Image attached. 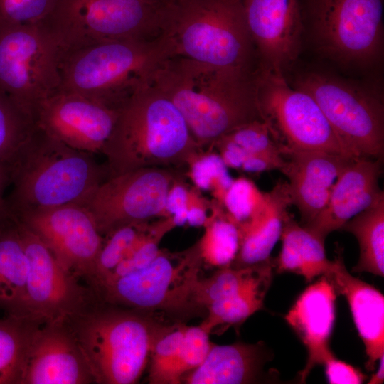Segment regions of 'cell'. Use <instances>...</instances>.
Returning <instances> with one entry per match:
<instances>
[{"label":"cell","instance_id":"17","mask_svg":"<svg viewBox=\"0 0 384 384\" xmlns=\"http://www.w3.org/2000/svg\"><path fill=\"white\" fill-rule=\"evenodd\" d=\"M257 70L284 75L297 58L304 21L301 0H241Z\"/></svg>","mask_w":384,"mask_h":384},{"label":"cell","instance_id":"23","mask_svg":"<svg viewBox=\"0 0 384 384\" xmlns=\"http://www.w3.org/2000/svg\"><path fill=\"white\" fill-rule=\"evenodd\" d=\"M292 201L287 181L278 180L265 192L262 208L247 220L238 224L239 248L230 266L245 267L266 261L281 236Z\"/></svg>","mask_w":384,"mask_h":384},{"label":"cell","instance_id":"4","mask_svg":"<svg viewBox=\"0 0 384 384\" xmlns=\"http://www.w3.org/2000/svg\"><path fill=\"white\" fill-rule=\"evenodd\" d=\"M94 155L64 144L36 126L11 167L9 210L83 205L110 177L107 164L98 163Z\"/></svg>","mask_w":384,"mask_h":384},{"label":"cell","instance_id":"29","mask_svg":"<svg viewBox=\"0 0 384 384\" xmlns=\"http://www.w3.org/2000/svg\"><path fill=\"white\" fill-rule=\"evenodd\" d=\"M41 324L29 319L0 317V384H22L31 341Z\"/></svg>","mask_w":384,"mask_h":384},{"label":"cell","instance_id":"34","mask_svg":"<svg viewBox=\"0 0 384 384\" xmlns=\"http://www.w3.org/2000/svg\"><path fill=\"white\" fill-rule=\"evenodd\" d=\"M185 176L192 186L201 191H208L213 199L221 203L225 193L234 178L219 154L213 149L197 152L188 161Z\"/></svg>","mask_w":384,"mask_h":384},{"label":"cell","instance_id":"35","mask_svg":"<svg viewBox=\"0 0 384 384\" xmlns=\"http://www.w3.org/2000/svg\"><path fill=\"white\" fill-rule=\"evenodd\" d=\"M185 324H175L155 343L149 361L148 383L180 384L178 361Z\"/></svg>","mask_w":384,"mask_h":384},{"label":"cell","instance_id":"39","mask_svg":"<svg viewBox=\"0 0 384 384\" xmlns=\"http://www.w3.org/2000/svg\"><path fill=\"white\" fill-rule=\"evenodd\" d=\"M57 0H0V27L43 22Z\"/></svg>","mask_w":384,"mask_h":384},{"label":"cell","instance_id":"46","mask_svg":"<svg viewBox=\"0 0 384 384\" xmlns=\"http://www.w3.org/2000/svg\"><path fill=\"white\" fill-rule=\"evenodd\" d=\"M379 366L377 371L373 373L369 381L368 384H381L384 380V354L382 355L378 359Z\"/></svg>","mask_w":384,"mask_h":384},{"label":"cell","instance_id":"22","mask_svg":"<svg viewBox=\"0 0 384 384\" xmlns=\"http://www.w3.org/2000/svg\"><path fill=\"white\" fill-rule=\"evenodd\" d=\"M337 250L332 269L324 276L331 282L337 294L346 298L365 346L368 358L366 368L373 371L384 354V296L373 285L349 273L341 250Z\"/></svg>","mask_w":384,"mask_h":384},{"label":"cell","instance_id":"16","mask_svg":"<svg viewBox=\"0 0 384 384\" xmlns=\"http://www.w3.org/2000/svg\"><path fill=\"white\" fill-rule=\"evenodd\" d=\"M119 109L79 94L57 91L33 114L36 126L64 144L92 154H102L117 119Z\"/></svg>","mask_w":384,"mask_h":384},{"label":"cell","instance_id":"8","mask_svg":"<svg viewBox=\"0 0 384 384\" xmlns=\"http://www.w3.org/2000/svg\"><path fill=\"white\" fill-rule=\"evenodd\" d=\"M203 265L197 242L172 252L161 249L147 266L106 282L93 293L104 302L164 316L200 314L194 290Z\"/></svg>","mask_w":384,"mask_h":384},{"label":"cell","instance_id":"18","mask_svg":"<svg viewBox=\"0 0 384 384\" xmlns=\"http://www.w3.org/2000/svg\"><path fill=\"white\" fill-rule=\"evenodd\" d=\"M95 383L89 366L67 322H46L29 348L22 384Z\"/></svg>","mask_w":384,"mask_h":384},{"label":"cell","instance_id":"2","mask_svg":"<svg viewBox=\"0 0 384 384\" xmlns=\"http://www.w3.org/2000/svg\"><path fill=\"white\" fill-rule=\"evenodd\" d=\"M166 316L98 298L65 319L95 384L137 383L156 341L175 324Z\"/></svg>","mask_w":384,"mask_h":384},{"label":"cell","instance_id":"28","mask_svg":"<svg viewBox=\"0 0 384 384\" xmlns=\"http://www.w3.org/2000/svg\"><path fill=\"white\" fill-rule=\"evenodd\" d=\"M353 235L359 245L353 272L384 275V198L348 220L341 228Z\"/></svg>","mask_w":384,"mask_h":384},{"label":"cell","instance_id":"5","mask_svg":"<svg viewBox=\"0 0 384 384\" xmlns=\"http://www.w3.org/2000/svg\"><path fill=\"white\" fill-rule=\"evenodd\" d=\"M174 55L164 35L61 49L59 90L118 110L138 90L150 84L156 68Z\"/></svg>","mask_w":384,"mask_h":384},{"label":"cell","instance_id":"19","mask_svg":"<svg viewBox=\"0 0 384 384\" xmlns=\"http://www.w3.org/2000/svg\"><path fill=\"white\" fill-rule=\"evenodd\" d=\"M383 159H351L336 178L325 208L304 226L325 242L327 235L384 198L379 186Z\"/></svg>","mask_w":384,"mask_h":384},{"label":"cell","instance_id":"45","mask_svg":"<svg viewBox=\"0 0 384 384\" xmlns=\"http://www.w3.org/2000/svg\"><path fill=\"white\" fill-rule=\"evenodd\" d=\"M11 183V169L0 164V222L9 214L6 198L4 193L6 186Z\"/></svg>","mask_w":384,"mask_h":384},{"label":"cell","instance_id":"10","mask_svg":"<svg viewBox=\"0 0 384 384\" xmlns=\"http://www.w3.org/2000/svg\"><path fill=\"white\" fill-rule=\"evenodd\" d=\"M383 0H304L303 21L323 57L346 68H370L383 48Z\"/></svg>","mask_w":384,"mask_h":384},{"label":"cell","instance_id":"26","mask_svg":"<svg viewBox=\"0 0 384 384\" xmlns=\"http://www.w3.org/2000/svg\"><path fill=\"white\" fill-rule=\"evenodd\" d=\"M280 239L281 251L273 259L277 273H294L311 282L332 269L334 260L326 257L325 242L297 223L292 214L284 222Z\"/></svg>","mask_w":384,"mask_h":384},{"label":"cell","instance_id":"31","mask_svg":"<svg viewBox=\"0 0 384 384\" xmlns=\"http://www.w3.org/2000/svg\"><path fill=\"white\" fill-rule=\"evenodd\" d=\"M273 258L251 266L217 268L209 277L200 278L194 290L196 306L206 312L213 302L235 294L266 274L273 272Z\"/></svg>","mask_w":384,"mask_h":384},{"label":"cell","instance_id":"33","mask_svg":"<svg viewBox=\"0 0 384 384\" xmlns=\"http://www.w3.org/2000/svg\"><path fill=\"white\" fill-rule=\"evenodd\" d=\"M150 221L119 227L103 237L93 274L87 284L93 289L102 283L139 245L146 235Z\"/></svg>","mask_w":384,"mask_h":384},{"label":"cell","instance_id":"20","mask_svg":"<svg viewBox=\"0 0 384 384\" xmlns=\"http://www.w3.org/2000/svg\"><path fill=\"white\" fill-rule=\"evenodd\" d=\"M279 170L287 177L292 205L297 207L301 225L309 224L326 206L339 174L352 157L311 150L283 153Z\"/></svg>","mask_w":384,"mask_h":384},{"label":"cell","instance_id":"36","mask_svg":"<svg viewBox=\"0 0 384 384\" xmlns=\"http://www.w3.org/2000/svg\"><path fill=\"white\" fill-rule=\"evenodd\" d=\"M176 226L171 217L160 218L150 223L148 231L135 249L122 260L112 272L99 285L114 280L132 272L145 267L158 255L162 238Z\"/></svg>","mask_w":384,"mask_h":384},{"label":"cell","instance_id":"1","mask_svg":"<svg viewBox=\"0 0 384 384\" xmlns=\"http://www.w3.org/2000/svg\"><path fill=\"white\" fill-rule=\"evenodd\" d=\"M256 73L176 55L156 68L151 84L174 103L196 144L206 149L233 129L262 120L256 98Z\"/></svg>","mask_w":384,"mask_h":384},{"label":"cell","instance_id":"32","mask_svg":"<svg viewBox=\"0 0 384 384\" xmlns=\"http://www.w3.org/2000/svg\"><path fill=\"white\" fill-rule=\"evenodd\" d=\"M36 128L33 115L0 90V164L11 169Z\"/></svg>","mask_w":384,"mask_h":384},{"label":"cell","instance_id":"30","mask_svg":"<svg viewBox=\"0 0 384 384\" xmlns=\"http://www.w3.org/2000/svg\"><path fill=\"white\" fill-rule=\"evenodd\" d=\"M204 233L197 241L203 264L217 268L230 266L239 248L238 226L223 206L211 199Z\"/></svg>","mask_w":384,"mask_h":384},{"label":"cell","instance_id":"24","mask_svg":"<svg viewBox=\"0 0 384 384\" xmlns=\"http://www.w3.org/2000/svg\"><path fill=\"white\" fill-rule=\"evenodd\" d=\"M270 360L264 343L238 341L228 345L212 343L203 362L186 373L181 383L246 384L260 380Z\"/></svg>","mask_w":384,"mask_h":384},{"label":"cell","instance_id":"40","mask_svg":"<svg viewBox=\"0 0 384 384\" xmlns=\"http://www.w3.org/2000/svg\"><path fill=\"white\" fill-rule=\"evenodd\" d=\"M210 335L201 324L185 325L178 368L181 382L186 373L199 366L206 358L213 343Z\"/></svg>","mask_w":384,"mask_h":384},{"label":"cell","instance_id":"37","mask_svg":"<svg viewBox=\"0 0 384 384\" xmlns=\"http://www.w3.org/2000/svg\"><path fill=\"white\" fill-rule=\"evenodd\" d=\"M265 201V192L260 191L252 180L240 176L234 178L220 204L228 215L239 224L250 219Z\"/></svg>","mask_w":384,"mask_h":384},{"label":"cell","instance_id":"21","mask_svg":"<svg viewBox=\"0 0 384 384\" xmlns=\"http://www.w3.org/2000/svg\"><path fill=\"white\" fill-rule=\"evenodd\" d=\"M336 296L331 282L321 276L302 292L284 316L306 348V363L299 373L302 383L314 368L334 356L330 338L336 319Z\"/></svg>","mask_w":384,"mask_h":384},{"label":"cell","instance_id":"14","mask_svg":"<svg viewBox=\"0 0 384 384\" xmlns=\"http://www.w3.org/2000/svg\"><path fill=\"white\" fill-rule=\"evenodd\" d=\"M28 260L27 306L41 324L63 320L84 309L95 295L65 270L52 252L13 215Z\"/></svg>","mask_w":384,"mask_h":384},{"label":"cell","instance_id":"7","mask_svg":"<svg viewBox=\"0 0 384 384\" xmlns=\"http://www.w3.org/2000/svg\"><path fill=\"white\" fill-rule=\"evenodd\" d=\"M169 0H57L43 21L62 50L163 36Z\"/></svg>","mask_w":384,"mask_h":384},{"label":"cell","instance_id":"15","mask_svg":"<svg viewBox=\"0 0 384 384\" xmlns=\"http://www.w3.org/2000/svg\"><path fill=\"white\" fill-rule=\"evenodd\" d=\"M48 247L58 262L87 285L95 269L103 236L82 205L18 213L9 211Z\"/></svg>","mask_w":384,"mask_h":384},{"label":"cell","instance_id":"38","mask_svg":"<svg viewBox=\"0 0 384 384\" xmlns=\"http://www.w3.org/2000/svg\"><path fill=\"white\" fill-rule=\"evenodd\" d=\"M223 136L239 145L248 154L283 158L281 146L262 119L241 125Z\"/></svg>","mask_w":384,"mask_h":384},{"label":"cell","instance_id":"42","mask_svg":"<svg viewBox=\"0 0 384 384\" xmlns=\"http://www.w3.org/2000/svg\"><path fill=\"white\" fill-rule=\"evenodd\" d=\"M327 380L331 384H361L367 375L354 366L336 358H328L323 365Z\"/></svg>","mask_w":384,"mask_h":384},{"label":"cell","instance_id":"13","mask_svg":"<svg viewBox=\"0 0 384 384\" xmlns=\"http://www.w3.org/2000/svg\"><path fill=\"white\" fill-rule=\"evenodd\" d=\"M182 173L178 169L153 166L114 175L103 181L82 206L103 237L124 225L165 218L167 192Z\"/></svg>","mask_w":384,"mask_h":384},{"label":"cell","instance_id":"44","mask_svg":"<svg viewBox=\"0 0 384 384\" xmlns=\"http://www.w3.org/2000/svg\"><path fill=\"white\" fill-rule=\"evenodd\" d=\"M284 164L283 158H276L261 154H249L242 165L240 171L248 173H261L270 170H280Z\"/></svg>","mask_w":384,"mask_h":384},{"label":"cell","instance_id":"41","mask_svg":"<svg viewBox=\"0 0 384 384\" xmlns=\"http://www.w3.org/2000/svg\"><path fill=\"white\" fill-rule=\"evenodd\" d=\"M185 172L172 182L166 196L164 217H171L176 226L187 222V199L190 186L184 178Z\"/></svg>","mask_w":384,"mask_h":384},{"label":"cell","instance_id":"9","mask_svg":"<svg viewBox=\"0 0 384 384\" xmlns=\"http://www.w3.org/2000/svg\"><path fill=\"white\" fill-rule=\"evenodd\" d=\"M293 87L314 99L353 157L383 160V98L375 86L311 70L297 75Z\"/></svg>","mask_w":384,"mask_h":384},{"label":"cell","instance_id":"3","mask_svg":"<svg viewBox=\"0 0 384 384\" xmlns=\"http://www.w3.org/2000/svg\"><path fill=\"white\" fill-rule=\"evenodd\" d=\"M201 150L177 107L150 83L119 108L102 154L112 176L144 167L186 169Z\"/></svg>","mask_w":384,"mask_h":384},{"label":"cell","instance_id":"12","mask_svg":"<svg viewBox=\"0 0 384 384\" xmlns=\"http://www.w3.org/2000/svg\"><path fill=\"white\" fill-rule=\"evenodd\" d=\"M60 45L43 22L0 27V90L33 117L40 103L60 89Z\"/></svg>","mask_w":384,"mask_h":384},{"label":"cell","instance_id":"25","mask_svg":"<svg viewBox=\"0 0 384 384\" xmlns=\"http://www.w3.org/2000/svg\"><path fill=\"white\" fill-rule=\"evenodd\" d=\"M28 270L24 247L9 212L0 222V311L6 316L32 319L27 306Z\"/></svg>","mask_w":384,"mask_h":384},{"label":"cell","instance_id":"43","mask_svg":"<svg viewBox=\"0 0 384 384\" xmlns=\"http://www.w3.org/2000/svg\"><path fill=\"white\" fill-rule=\"evenodd\" d=\"M202 191L190 186L187 199V222L191 226H203L210 210L211 200L204 197Z\"/></svg>","mask_w":384,"mask_h":384},{"label":"cell","instance_id":"6","mask_svg":"<svg viewBox=\"0 0 384 384\" xmlns=\"http://www.w3.org/2000/svg\"><path fill=\"white\" fill-rule=\"evenodd\" d=\"M163 35L174 55L245 73L257 70L241 0H169Z\"/></svg>","mask_w":384,"mask_h":384},{"label":"cell","instance_id":"11","mask_svg":"<svg viewBox=\"0 0 384 384\" xmlns=\"http://www.w3.org/2000/svg\"><path fill=\"white\" fill-rule=\"evenodd\" d=\"M258 109L283 153L322 151L353 157L341 143L314 99L289 85L284 75L257 70Z\"/></svg>","mask_w":384,"mask_h":384},{"label":"cell","instance_id":"27","mask_svg":"<svg viewBox=\"0 0 384 384\" xmlns=\"http://www.w3.org/2000/svg\"><path fill=\"white\" fill-rule=\"evenodd\" d=\"M272 277L273 272H269L238 293L210 304L201 325L210 334L220 335L230 327L238 331L250 316L263 309Z\"/></svg>","mask_w":384,"mask_h":384}]
</instances>
